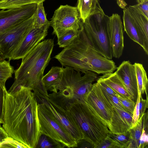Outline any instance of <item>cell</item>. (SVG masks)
I'll return each instance as SVG.
<instances>
[{
  "mask_svg": "<svg viewBox=\"0 0 148 148\" xmlns=\"http://www.w3.org/2000/svg\"><path fill=\"white\" fill-rule=\"evenodd\" d=\"M3 127L8 136L27 148H36L40 132L37 101L32 90L22 86L5 90Z\"/></svg>",
  "mask_w": 148,
  "mask_h": 148,
  "instance_id": "obj_1",
  "label": "cell"
},
{
  "mask_svg": "<svg viewBox=\"0 0 148 148\" xmlns=\"http://www.w3.org/2000/svg\"><path fill=\"white\" fill-rule=\"evenodd\" d=\"M54 58L62 66H70L83 73L90 71L103 75L113 73L117 68L112 60L103 56L94 49L85 33L83 24L72 43Z\"/></svg>",
  "mask_w": 148,
  "mask_h": 148,
  "instance_id": "obj_2",
  "label": "cell"
},
{
  "mask_svg": "<svg viewBox=\"0 0 148 148\" xmlns=\"http://www.w3.org/2000/svg\"><path fill=\"white\" fill-rule=\"evenodd\" d=\"M54 46L53 39L45 40L23 58L19 67L14 71V81L7 91L22 86L30 88L35 96L48 95L42 79L44 70L51 60Z\"/></svg>",
  "mask_w": 148,
  "mask_h": 148,
  "instance_id": "obj_3",
  "label": "cell"
},
{
  "mask_svg": "<svg viewBox=\"0 0 148 148\" xmlns=\"http://www.w3.org/2000/svg\"><path fill=\"white\" fill-rule=\"evenodd\" d=\"M81 76L69 66H63L61 78L57 92L49 94V97L61 107L65 108L68 103L84 99L92 88V83L97 79V73L90 71Z\"/></svg>",
  "mask_w": 148,
  "mask_h": 148,
  "instance_id": "obj_4",
  "label": "cell"
},
{
  "mask_svg": "<svg viewBox=\"0 0 148 148\" xmlns=\"http://www.w3.org/2000/svg\"><path fill=\"white\" fill-rule=\"evenodd\" d=\"M77 123L84 135L83 140L95 148L110 132L103 120L84 99H77L65 106Z\"/></svg>",
  "mask_w": 148,
  "mask_h": 148,
  "instance_id": "obj_5",
  "label": "cell"
},
{
  "mask_svg": "<svg viewBox=\"0 0 148 148\" xmlns=\"http://www.w3.org/2000/svg\"><path fill=\"white\" fill-rule=\"evenodd\" d=\"M109 17L103 10L91 15L83 23L85 33L95 50L105 58H113L108 30Z\"/></svg>",
  "mask_w": 148,
  "mask_h": 148,
  "instance_id": "obj_6",
  "label": "cell"
},
{
  "mask_svg": "<svg viewBox=\"0 0 148 148\" xmlns=\"http://www.w3.org/2000/svg\"><path fill=\"white\" fill-rule=\"evenodd\" d=\"M40 132L54 142L59 148L77 147V143L61 126L44 105L37 101Z\"/></svg>",
  "mask_w": 148,
  "mask_h": 148,
  "instance_id": "obj_7",
  "label": "cell"
},
{
  "mask_svg": "<svg viewBox=\"0 0 148 148\" xmlns=\"http://www.w3.org/2000/svg\"><path fill=\"white\" fill-rule=\"evenodd\" d=\"M33 15L25 21L0 33V61L11 60L13 53L33 26Z\"/></svg>",
  "mask_w": 148,
  "mask_h": 148,
  "instance_id": "obj_8",
  "label": "cell"
},
{
  "mask_svg": "<svg viewBox=\"0 0 148 148\" xmlns=\"http://www.w3.org/2000/svg\"><path fill=\"white\" fill-rule=\"evenodd\" d=\"M50 22L53 34L57 38L70 30L79 32L83 23L77 7L61 5L55 10Z\"/></svg>",
  "mask_w": 148,
  "mask_h": 148,
  "instance_id": "obj_9",
  "label": "cell"
},
{
  "mask_svg": "<svg viewBox=\"0 0 148 148\" xmlns=\"http://www.w3.org/2000/svg\"><path fill=\"white\" fill-rule=\"evenodd\" d=\"M48 96L36 97L37 101L43 103L57 119L61 126L77 143L84 139L79 126L69 112L50 99Z\"/></svg>",
  "mask_w": 148,
  "mask_h": 148,
  "instance_id": "obj_10",
  "label": "cell"
},
{
  "mask_svg": "<svg viewBox=\"0 0 148 148\" xmlns=\"http://www.w3.org/2000/svg\"><path fill=\"white\" fill-rule=\"evenodd\" d=\"M37 5V3H34L0 11V33L31 17L35 12Z\"/></svg>",
  "mask_w": 148,
  "mask_h": 148,
  "instance_id": "obj_11",
  "label": "cell"
},
{
  "mask_svg": "<svg viewBox=\"0 0 148 148\" xmlns=\"http://www.w3.org/2000/svg\"><path fill=\"white\" fill-rule=\"evenodd\" d=\"M106 123L108 128L110 124L112 106L104 95L97 82L84 99Z\"/></svg>",
  "mask_w": 148,
  "mask_h": 148,
  "instance_id": "obj_12",
  "label": "cell"
},
{
  "mask_svg": "<svg viewBox=\"0 0 148 148\" xmlns=\"http://www.w3.org/2000/svg\"><path fill=\"white\" fill-rule=\"evenodd\" d=\"M123 26L120 16L113 14L109 17L108 30L113 57L119 58L124 48Z\"/></svg>",
  "mask_w": 148,
  "mask_h": 148,
  "instance_id": "obj_13",
  "label": "cell"
},
{
  "mask_svg": "<svg viewBox=\"0 0 148 148\" xmlns=\"http://www.w3.org/2000/svg\"><path fill=\"white\" fill-rule=\"evenodd\" d=\"M115 72L124 84L130 98L136 103L138 92L134 64L129 60L124 61L117 68Z\"/></svg>",
  "mask_w": 148,
  "mask_h": 148,
  "instance_id": "obj_14",
  "label": "cell"
},
{
  "mask_svg": "<svg viewBox=\"0 0 148 148\" xmlns=\"http://www.w3.org/2000/svg\"><path fill=\"white\" fill-rule=\"evenodd\" d=\"M48 34L33 26L14 52L11 60L23 58L31 50L43 40Z\"/></svg>",
  "mask_w": 148,
  "mask_h": 148,
  "instance_id": "obj_15",
  "label": "cell"
},
{
  "mask_svg": "<svg viewBox=\"0 0 148 148\" xmlns=\"http://www.w3.org/2000/svg\"><path fill=\"white\" fill-rule=\"evenodd\" d=\"M124 30L130 38L141 46L148 55V41L145 39L141 30L136 22L127 8L123 10Z\"/></svg>",
  "mask_w": 148,
  "mask_h": 148,
  "instance_id": "obj_16",
  "label": "cell"
},
{
  "mask_svg": "<svg viewBox=\"0 0 148 148\" xmlns=\"http://www.w3.org/2000/svg\"><path fill=\"white\" fill-rule=\"evenodd\" d=\"M112 114L109 131L113 133H120L129 131L132 127L133 114L112 105Z\"/></svg>",
  "mask_w": 148,
  "mask_h": 148,
  "instance_id": "obj_17",
  "label": "cell"
},
{
  "mask_svg": "<svg viewBox=\"0 0 148 148\" xmlns=\"http://www.w3.org/2000/svg\"><path fill=\"white\" fill-rule=\"evenodd\" d=\"M63 66H53L49 71L44 76L42 81L47 91L56 93L60 81Z\"/></svg>",
  "mask_w": 148,
  "mask_h": 148,
  "instance_id": "obj_18",
  "label": "cell"
},
{
  "mask_svg": "<svg viewBox=\"0 0 148 148\" xmlns=\"http://www.w3.org/2000/svg\"><path fill=\"white\" fill-rule=\"evenodd\" d=\"M76 7L83 23L91 15L103 10L99 0H78Z\"/></svg>",
  "mask_w": 148,
  "mask_h": 148,
  "instance_id": "obj_19",
  "label": "cell"
},
{
  "mask_svg": "<svg viewBox=\"0 0 148 148\" xmlns=\"http://www.w3.org/2000/svg\"><path fill=\"white\" fill-rule=\"evenodd\" d=\"M99 78L119 94L128 98L130 99L124 84L115 72L103 74L102 76H100Z\"/></svg>",
  "mask_w": 148,
  "mask_h": 148,
  "instance_id": "obj_20",
  "label": "cell"
},
{
  "mask_svg": "<svg viewBox=\"0 0 148 148\" xmlns=\"http://www.w3.org/2000/svg\"><path fill=\"white\" fill-rule=\"evenodd\" d=\"M127 8L136 23L141 30L146 40L148 41V18L136 4L130 5Z\"/></svg>",
  "mask_w": 148,
  "mask_h": 148,
  "instance_id": "obj_21",
  "label": "cell"
},
{
  "mask_svg": "<svg viewBox=\"0 0 148 148\" xmlns=\"http://www.w3.org/2000/svg\"><path fill=\"white\" fill-rule=\"evenodd\" d=\"M133 64L135 67L136 72L138 92L141 95L145 92L147 96V99L148 100L147 92L148 80L146 72L142 64L135 63Z\"/></svg>",
  "mask_w": 148,
  "mask_h": 148,
  "instance_id": "obj_22",
  "label": "cell"
},
{
  "mask_svg": "<svg viewBox=\"0 0 148 148\" xmlns=\"http://www.w3.org/2000/svg\"><path fill=\"white\" fill-rule=\"evenodd\" d=\"M37 4L33 26L44 31H47L50 26V22L47 18L43 2H40Z\"/></svg>",
  "mask_w": 148,
  "mask_h": 148,
  "instance_id": "obj_23",
  "label": "cell"
},
{
  "mask_svg": "<svg viewBox=\"0 0 148 148\" xmlns=\"http://www.w3.org/2000/svg\"><path fill=\"white\" fill-rule=\"evenodd\" d=\"M130 130L127 132L113 133L110 131L107 136L111 140L114 148H128L130 142Z\"/></svg>",
  "mask_w": 148,
  "mask_h": 148,
  "instance_id": "obj_24",
  "label": "cell"
},
{
  "mask_svg": "<svg viewBox=\"0 0 148 148\" xmlns=\"http://www.w3.org/2000/svg\"><path fill=\"white\" fill-rule=\"evenodd\" d=\"M143 115L139 118L137 125L130 130V142L128 148H138L139 141L143 128Z\"/></svg>",
  "mask_w": 148,
  "mask_h": 148,
  "instance_id": "obj_25",
  "label": "cell"
},
{
  "mask_svg": "<svg viewBox=\"0 0 148 148\" xmlns=\"http://www.w3.org/2000/svg\"><path fill=\"white\" fill-rule=\"evenodd\" d=\"M45 0H4L0 3V9H8L19 8L29 4L37 3Z\"/></svg>",
  "mask_w": 148,
  "mask_h": 148,
  "instance_id": "obj_26",
  "label": "cell"
},
{
  "mask_svg": "<svg viewBox=\"0 0 148 148\" xmlns=\"http://www.w3.org/2000/svg\"><path fill=\"white\" fill-rule=\"evenodd\" d=\"M14 71L10 61L5 60L0 61V84L5 86L6 81L12 77Z\"/></svg>",
  "mask_w": 148,
  "mask_h": 148,
  "instance_id": "obj_27",
  "label": "cell"
},
{
  "mask_svg": "<svg viewBox=\"0 0 148 148\" xmlns=\"http://www.w3.org/2000/svg\"><path fill=\"white\" fill-rule=\"evenodd\" d=\"M79 32L70 30L58 38L57 44L59 47L64 48L69 46L77 36Z\"/></svg>",
  "mask_w": 148,
  "mask_h": 148,
  "instance_id": "obj_28",
  "label": "cell"
},
{
  "mask_svg": "<svg viewBox=\"0 0 148 148\" xmlns=\"http://www.w3.org/2000/svg\"><path fill=\"white\" fill-rule=\"evenodd\" d=\"M36 148H59V147L51 139L44 134H42L39 138Z\"/></svg>",
  "mask_w": 148,
  "mask_h": 148,
  "instance_id": "obj_29",
  "label": "cell"
},
{
  "mask_svg": "<svg viewBox=\"0 0 148 148\" xmlns=\"http://www.w3.org/2000/svg\"><path fill=\"white\" fill-rule=\"evenodd\" d=\"M117 96L125 110L133 114L136 104L135 103L130 99L119 94Z\"/></svg>",
  "mask_w": 148,
  "mask_h": 148,
  "instance_id": "obj_30",
  "label": "cell"
},
{
  "mask_svg": "<svg viewBox=\"0 0 148 148\" xmlns=\"http://www.w3.org/2000/svg\"><path fill=\"white\" fill-rule=\"evenodd\" d=\"M4 147L27 148L24 144L10 137L0 144V148Z\"/></svg>",
  "mask_w": 148,
  "mask_h": 148,
  "instance_id": "obj_31",
  "label": "cell"
},
{
  "mask_svg": "<svg viewBox=\"0 0 148 148\" xmlns=\"http://www.w3.org/2000/svg\"><path fill=\"white\" fill-rule=\"evenodd\" d=\"M5 86L0 84V124L3 123L4 106Z\"/></svg>",
  "mask_w": 148,
  "mask_h": 148,
  "instance_id": "obj_32",
  "label": "cell"
},
{
  "mask_svg": "<svg viewBox=\"0 0 148 148\" xmlns=\"http://www.w3.org/2000/svg\"><path fill=\"white\" fill-rule=\"evenodd\" d=\"M141 94L138 93V98L136 103L132 117V127L135 126L137 124L139 119V103L140 96Z\"/></svg>",
  "mask_w": 148,
  "mask_h": 148,
  "instance_id": "obj_33",
  "label": "cell"
},
{
  "mask_svg": "<svg viewBox=\"0 0 148 148\" xmlns=\"http://www.w3.org/2000/svg\"><path fill=\"white\" fill-rule=\"evenodd\" d=\"M148 143V136L147 131L144 128L140 138L139 141L138 148H144L147 146Z\"/></svg>",
  "mask_w": 148,
  "mask_h": 148,
  "instance_id": "obj_34",
  "label": "cell"
},
{
  "mask_svg": "<svg viewBox=\"0 0 148 148\" xmlns=\"http://www.w3.org/2000/svg\"><path fill=\"white\" fill-rule=\"evenodd\" d=\"M148 100L144 99L140 95L139 103V118L145 113L146 109L148 108Z\"/></svg>",
  "mask_w": 148,
  "mask_h": 148,
  "instance_id": "obj_35",
  "label": "cell"
},
{
  "mask_svg": "<svg viewBox=\"0 0 148 148\" xmlns=\"http://www.w3.org/2000/svg\"><path fill=\"white\" fill-rule=\"evenodd\" d=\"M96 148H114L111 140L107 136L96 147Z\"/></svg>",
  "mask_w": 148,
  "mask_h": 148,
  "instance_id": "obj_36",
  "label": "cell"
},
{
  "mask_svg": "<svg viewBox=\"0 0 148 148\" xmlns=\"http://www.w3.org/2000/svg\"><path fill=\"white\" fill-rule=\"evenodd\" d=\"M145 15L148 18V0H144L136 4Z\"/></svg>",
  "mask_w": 148,
  "mask_h": 148,
  "instance_id": "obj_37",
  "label": "cell"
},
{
  "mask_svg": "<svg viewBox=\"0 0 148 148\" xmlns=\"http://www.w3.org/2000/svg\"><path fill=\"white\" fill-rule=\"evenodd\" d=\"M9 137L4 128L0 125V144Z\"/></svg>",
  "mask_w": 148,
  "mask_h": 148,
  "instance_id": "obj_38",
  "label": "cell"
},
{
  "mask_svg": "<svg viewBox=\"0 0 148 148\" xmlns=\"http://www.w3.org/2000/svg\"><path fill=\"white\" fill-rule=\"evenodd\" d=\"M143 0H136L137 2H138V3H140L143 2Z\"/></svg>",
  "mask_w": 148,
  "mask_h": 148,
  "instance_id": "obj_39",
  "label": "cell"
},
{
  "mask_svg": "<svg viewBox=\"0 0 148 148\" xmlns=\"http://www.w3.org/2000/svg\"><path fill=\"white\" fill-rule=\"evenodd\" d=\"M4 0H0V3L3 1Z\"/></svg>",
  "mask_w": 148,
  "mask_h": 148,
  "instance_id": "obj_40",
  "label": "cell"
},
{
  "mask_svg": "<svg viewBox=\"0 0 148 148\" xmlns=\"http://www.w3.org/2000/svg\"></svg>",
  "mask_w": 148,
  "mask_h": 148,
  "instance_id": "obj_41",
  "label": "cell"
}]
</instances>
